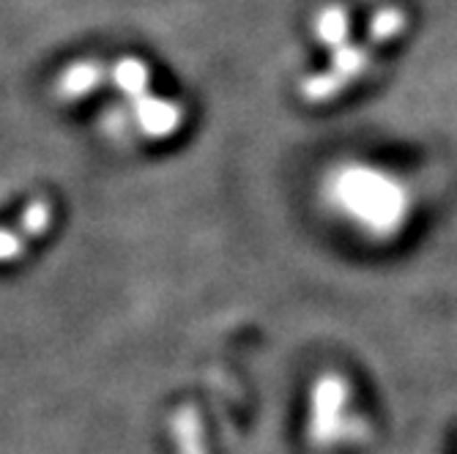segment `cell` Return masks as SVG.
<instances>
[{"mask_svg": "<svg viewBox=\"0 0 457 454\" xmlns=\"http://www.w3.org/2000/svg\"><path fill=\"white\" fill-rule=\"evenodd\" d=\"M331 209L340 225L367 246L386 250L413 235L425 194L408 164L378 153L353 156L331 176Z\"/></svg>", "mask_w": 457, "mask_h": 454, "instance_id": "cell-1", "label": "cell"}]
</instances>
